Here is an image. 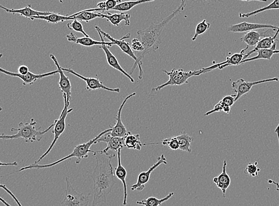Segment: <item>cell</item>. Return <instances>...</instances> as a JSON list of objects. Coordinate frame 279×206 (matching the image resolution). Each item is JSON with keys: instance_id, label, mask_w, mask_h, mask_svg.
<instances>
[{"instance_id": "1", "label": "cell", "mask_w": 279, "mask_h": 206, "mask_svg": "<svg viewBox=\"0 0 279 206\" xmlns=\"http://www.w3.org/2000/svg\"><path fill=\"white\" fill-rule=\"evenodd\" d=\"M94 157L96 159V166L90 176L94 182V192L91 206H98L106 204L107 197L113 191L116 183L111 164L112 159L116 155L95 151Z\"/></svg>"}, {"instance_id": "2", "label": "cell", "mask_w": 279, "mask_h": 206, "mask_svg": "<svg viewBox=\"0 0 279 206\" xmlns=\"http://www.w3.org/2000/svg\"><path fill=\"white\" fill-rule=\"evenodd\" d=\"M186 7V2L182 1L179 7L176 9L168 16L164 18L160 23H151L150 26L146 29L139 30L138 31V39L142 43L143 45L144 51L139 53L137 57L138 60L135 62L134 65L131 70L130 75L134 72L135 70L138 66L139 68L140 79H142L143 75V70L142 68V60L148 53L157 51L159 48V46L162 43V34L164 28L166 26L170 21L172 20L176 15L184 11Z\"/></svg>"}, {"instance_id": "3", "label": "cell", "mask_w": 279, "mask_h": 206, "mask_svg": "<svg viewBox=\"0 0 279 206\" xmlns=\"http://www.w3.org/2000/svg\"><path fill=\"white\" fill-rule=\"evenodd\" d=\"M111 130V127L110 129H108L103 131V132H101L100 134H99L97 136H96L95 138L89 140V142L86 143H82V144H80L75 147L74 148L73 151L70 154L67 156L66 157H64L59 160L52 162V163L46 164V165H40V164H32L29 165V166L24 167L21 168V169L18 170L17 171L15 172V173H17V172H21L26 171L27 170H32V169H44V168H52L55 165H57L61 163V162H64L65 161L68 160V159L76 158H77L76 160V164H79L80 162L84 158H88L89 157L88 154L89 153H93L94 154L95 151H92L91 150V146L93 145L97 144V142L98 140L100 138V137L103 135L105 133H106L108 132H110ZM15 173H11L8 174L9 176L10 175L13 174Z\"/></svg>"}, {"instance_id": "4", "label": "cell", "mask_w": 279, "mask_h": 206, "mask_svg": "<svg viewBox=\"0 0 279 206\" xmlns=\"http://www.w3.org/2000/svg\"><path fill=\"white\" fill-rule=\"evenodd\" d=\"M36 122L34 118L31 119L30 123H20L17 128L13 127L11 130L12 132H16L17 133L13 135L2 134L0 135V139L6 140L22 138L26 143L40 142L43 138V136L54 127V124H52L48 129L41 131L40 130L41 127H39V129H36Z\"/></svg>"}, {"instance_id": "5", "label": "cell", "mask_w": 279, "mask_h": 206, "mask_svg": "<svg viewBox=\"0 0 279 206\" xmlns=\"http://www.w3.org/2000/svg\"><path fill=\"white\" fill-rule=\"evenodd\" d=\"M164 73H165L167 76H169V79L168 81L162 85L154 87L151 89V92H156L159 91L164 87L167 86H181L184 84L188 83L189 79L193 76H200L204 73V70L202 69L194 71H185L182 69L176 70L173 68L170 71L165 70H162Z\"/></svg>"}, {"instance_id": "6", "label": "cell", "mask_w": 279, "mask_h": 206, "mask_svg": "<svg viewBox=\"0 0 279 206\" xmlns=\"http://www.w3.org/2000/svg\"><path fill=\"white\" fill-rule=\"evenodd\" d=\"M63 97L64 99V107L63 110L62 111L60 117H59L58 119L55 120L54 123V127L52 132L54 134V139L52 140V142L51 143V145L49 146L47 151H46L44 154H43L41 157L39 158L38 161H35V163H33L34 164H38L43 158H45L46 156L51 152V150L54 148L56 143L57 142L58 139L60 138L61 134H63L65 130H66V118L68 114H70V112L73 111V108H69L70 101H68L67 99V96L63 94Z\"/></svg>"}, {"instance_id": "7", "label": "cell", "mask_w": 279, "mask_h": 206, "mask_svg": "<svg viewBox=\"0 0 279 206\" xmlns=\"http://www.w3.org/2000/svg\"><path fill=\"white\" fill-rule=\"evenodd\" d=\"M66 195L61 206H88L89 202V196L77 192L70 182L69 178H66Z\"/></svg>"}, {"instance_id": "8", "label": "cell", "mask_w": 279, "mask_h": 206, "mask_svg": "<svg viewBox=\"0 0 279 206\" xmlns=\"http://www.w3.org/2000/svg\"><path fill=\"white\" fill-rule=\"evenodd\" d=\"M279 79L278 77L256 81V82H247V81L243 79H240L237 81H235V82L232 83V87L234 92L236 93V94H235L236 95L235 102H236L238 100L240 99L242 96L250 92L254 86L268 82H279Z\"/></svg>"}, {"instance_id": "9", "label": "cell", "mask_w": 279, "mask_h": 206, "mask_svg": "<svg viewBox=\"0 0 279 206\" xmlns=\"http://www.w3.org/2000/svg\"><path fill=\"white\" fill-rule=\"evenodd\" d=\"M162 164H167V159L163 154L158 158L156 163H155L149 169L146 171H142L139 174L137 183L132 186V191L137 190L138 192H142L144 189L145 184L149 182L151 173Z\"/></svg>"}, {"instance_id": "10", "label": "cell", "mask_w": 279, "mask_h": 206, "mask_svg": "<svg viewBox=\"0 0 279 206\" xmlns=\"http://www.w3.org/2000/svg\"><path fill=\"white\" fill-rule=\"evenodd\" d=\"M62 70L66 71L68 73H70L71 74L74 75L77 77L80 78V79H82L85 81L86 83V90H95L98 89H104L107 90V91L120 93V89L119 88H111V87H107L104 85L103 83L101 82L100 80L97 79V78L94 77H86L82 76V75L77 73L76 71H74L71 68H66L64 67H61Z\"/></svg>"}, {"instance_id": "11", "label": "cell", "mask_w": 279, "mask_h": 206, "mask_svg": "<svg viewBox=\"0 0 279 206\" xmlns=\"http://www.w3.org/2000/svg\"><path fill=\"white\" fill-rule=\"evenodd\" d=\"M136 93L134 92L130 94L126 98L124 101L123 102L122 105H120L119 111L117 112V115L116 117L117 123L115 124L114 127H111V136L113 137H125L129 135L131 132H128L127 130L126 127L124 125L122 120V114L123 111V109L125 107V105L128 100L130 98L133 97V96H136Z\"/></svg>"}, {"instance_id": "12", "label": "cell", "mask_w": 279, "mask_h": 206, "mask_svg": "<svg viewBox=\"0 0 279 206\" xmlns=\"http://www.w3.org/2000/svg\"><path fill=\"white\" fill-rule=\"evenodd\" d=\"M0 73H2L11 77L19 78V79L23 81V85H31L39 79H43V78L48 76H51L52 75H55L56 74H58V70H54L50 71V72L39 74H34L29 71V72L27 74L23 76V75H20L18 73L12 72V71H7L4 69V68L0 67Z\"/></svg>"}, {"instance_id": "13", "label": "cell", "mask_w": 279, "mask_h": 206, "mask_svg": "<svg viewBox=\"0 0 279 206\" xmlns=\"http://www.w3.org/2000/svg\"><path fill=\"white\" fill-rule=\"evenodd\" d=\"M263 29H274L277 30L278 27L275 26L274 25L272 24L251 23L247 22V21H244V22L240 23L231 25V26L228 27V31L229 32L244 33Z\"/></svg>"}, {"instance_id": "14", "label": "cell", "mask_w": 279, "mask_h": 206, "mask_svg": "<svg viewBox=\"0 0 279 206\" xmlns=\"http://www.w3.org/2000/svg\"><path fill=\"white\" fill-rule=\"evenodd\" d=\"M95 28L97 29L98 32L101 33L102 35H103L105 37H107V38L109 39L111 42L114 43V45H116L119 46L124 53H125V54L128 55L129 57L133 58L135 62L138 60L137 56H136L134 52H133V49H132L131 46H130L128 42L124 40L125 38H129L130 37V33L127 34V35L124 36L123 38L121 39H117L110 36L109 34L104 32V31L102 30L99 26H95Z\"/></svg>"}, {"instance_id": "15", "label": "cell", "mask_w": 279, "mask_h": 206, "mask_svg": "<svg viewBox=\"0 0 279 206\" xmlns=\"http://www.w3.org/2000/svg\"><path fill=\"white\" fill-rule=\"evenodd\" d=\"M246 49L242 50L240 53L232 55L231 57H228L226 58V60L224 62H220V63L215 64L212 66L203 68L205 73L210 72V71L219 68L220 70L229 66H236L240 65L241 62L244 60V55H246Z\"/></svg>"}, {"instance_id": "16", "label": "cell", "mask_w": 279, "mask_h": 206, "mask_svg": "<svg viewBox=\"0 0 279 206\" xmlns=\"http://www.w3.org/2000/svg\"><path fill=\"white\" fill-rule=\"evenodd\" d=\"M99 36H100L101 40V41H98V40H96L91 38V37H77L74 33L71 32L69 35L66 36L67 40L69 42H73L74 43H77V44L85 46H95V45H107L108 47H111V46H113L114 43L113 42H106L105 41L103 37H102L101 33L98 32Z\"/></svg>"}, {"instance_id": "17", "label": "cell", "mask_w": 279, "mask_h": 206, "mask_svg": "<svg viewBox=\"0 0 279 206\" xmlns=\"http://www.w3.org/2000/svg\"><path fill=\"white\" fill-rule=\"evenodd\" d=\"M50 57L51 60L54 62V63L57 67L58 74H60V80H59L58 85L62 93L67 96V99L70 101L71 99V85L69 78L68 77L64 72L61 69L60 65L59 64L57 58L54 54H51Z\"/></svg>"}, {"instance_id": "18", "label": "cell", "mask_w": 279, "mask_h": 206, "mask_svg": "<svg viewBox=\"0 0 279 206\" xmlns=\"http://www.w3.org/2000/svg\"><path fill=\"white\" fill-rule=\"evenodd\" d=\"M0 8H1L2 10L8 12V13L19 14L24 17L29 18V20L31 17L41 16V15H48L53 12L49 11H36L32 8V6H31L30 4L26 6L25 7L19 9L8 8L7 7H5L4 6L0 4Z\"/></svg>"}, {"instance_id": "19", "label": "cell", "mask_w": 279, "mask_h": 206, "mask_svg": "<svg viewBox=\"0 0 279 206\" xmlns=\"http://www.w3.org/2000/svg\"><path fill=\"white\" fill-rule=\"evenodd\" d=\"M121 152H122V150H119V151L117 152L118 165L116 168V171H115V176H116L115 177H116L118 179L120 180L123 184L124 200L123 204L124 206H126L127 205V197H128V194H127V185L126 182L127 173L126 168L123 166L122 163Z\"/></svg>"}, {"instance_id": "20", "label": "cell", "mask_w": 279, "mask_h": 206, "mask_svg": "<svg viewBox=\"0 0 279 206\" xmlns=\"http://www.w3.org/2000/svg\"><path fill=\"white\" fill-rule=\"evenodd\" d=\"M236 95L225 96L218 104H217L212 110L206 112L204 116H208L216 112H224L226 114L230 113L231 108L235 103Z\"/></svg>"}, {"instance_id": "21", "label": "cell", "mask_w": 279, "mask_h": 206, "mask_svg": "<svg viewBox=\"0 0 279 206\" xmlns=\"http://www.w3.org/2000/svg\"><path fill=\"white\" fill-rule=\"evenodd\" d=\"M226 167H227V162L226 160L223 161L222 173L218 177L214 178L213 182L216 184L218 188L222 190L223 198H226V190L230 186L231 180L230 177L226 173Z\"/></svg>"}, {"instance_id": "22", "label": "cell", "mask_w": 279, "mask_h": 206, "mask_svg": "<svg viewBox=\"0 0 279 206\" xmlns=\"http://www.w3.org/2000/svg\"><path fill=\"white\" fill-rule=\"evenodd\" d=\"M99 48L103 49L105 55H106L108 63L111 67H113L114 69H116L120 71V72L123 73L127 78H129L132 83L135 82V79H133L131 75L127 73L126 71L123 69L122 67L121 66V65L120 64L119 61H118L116 56L111 52L110 49L108 48L109 47H108L107 45H100L99 46Z\"/></svg>"}, {"instance_id": "23", "label": "cell", "mask_w": 279, "mask_h": 206, "mask_svg": "<svg viewBox=\"0 0 279 206\" xmlns=\"http://www.w3.org/2000/svg\"><path fill=\"white\" fill-rule=\"evenodd\" d=\"M279 33V26L278 27L277 32H276L275 35L274 36L266 37H265V38L260 40L258 44L255 46V48L247 53V54L244 55V60L248 58L250 55L253 54V53L259 51V50L271 49L273 47V46H274L276 43L275 41L277 40V38Z\"/></svg>"}, {"instance_id": "24", "label": "cell", "mask_w": 279, "mask_h": 206, "mask_svg": "<svg viewBox=\"0 0 279 206\" xmlns=\"http://www.w3.org/2000/svg\"><path fill=\"white\" fill-rule=\"evenodd\" d=\"M257 55L256 57L248 58L241 62V64L246 63L247 62L257 61L259 60H271L273 56L275 54H279V50L277 49V43L270 49H260L257 51Z\"/></svg>"}, {"instance_id": "25", "label": "cell", "mask_w": 279, "mask_h": 206, "mask_svg": "<svg viewBox=\"0 0 279 206\" xmlns=\"http://www.w3.org/2000/svg\"><path fill=\"white\" fill-rule=\"evenodd\" d=\"M101 18H106V19L110 21V22L113 24L114 26H118L123 21H125L126 26L130 25V18L131 15L129 14L125 13V12H122L120 13H114L111 14L110 12H108V14H104L101 13Z\"/></svg>"}, {"instance_id": "26", "label": "cell", "mask_w": 279, "mask_h": 206, "mask_svg": "<svg viewBox=\"0 0 279 206\" xmlns=\"http://www.w3.org/2000/svg\"><path fill=\"white\" fill-rule=\"evenodd\" d=\"M34 19H41L48 21L49 23L57 24L58 23L64 22L67 20H74V18L70 17V16H65L60 14V13H56V12H52V14L48 15H41V16H35L31 17L30 20H33Z\"/></svg>"}, {"instance_id": "27", "label": "cell", "mask_w": 279, "mask_h": 206, "mask_svg": "<svg viewBox=\"0 0 279 206\" xmlns=\"http://www.w3.org/2000/svg\"><path fill=\"white\" fill-rule=\"evenodd\" d=\"M127 137V136H126ZM112 137L106 148L102 151H99L102 154H107L109 151L118 152L119 150H122L125 147L126 137Z\"/></svg>"}, {"instance_id": "28", "label": "cell", "mask_w": 279, "mask_h": 206, "mask_svg": "<svg viewBox=\"0 0 279 206\" xmlns=\"http://www.w3.org/2000/svg\"><path fill=\"white\" fill-rule=\"evenodd\" d=\"M70 17L74 18V20L86 21L88 23L89 21L94 20L96 18H101V12L89 11L84 10L69 15Z\"/></svg>"}, {"instance_id": "29", "label": "cell", "mask_w": 279, "mask_h": 206, "mask_svg": "<svg viewBox=\"0 0 279 206\" xmlns=\"http://www.w3.org/2000/svg\"><path fill=\"white\" fill-rule=\"evenodd\" d=\"M176 137L179 143V149L183 152L191 153V143L193 141V137L185 132L181 133Z\"/></svg>"}, {"instance_id": "30", "label": "cell", "mask_w": 279, "mask_h": 206, "mask_svg": "<svg viewBox=\"0 0 279 206\" xmlns=\"http://www.w3.org/2000/svg\"><path fill=\"white\" fill-rule=\"evenodd\" d=\"M174 195V193L170 192L168 195H167L163 199H157L154 197H150L147 199L142 200L141 201H138L137 204L143 206H160L162 205L163 203L166 202L172 198Z\"/></svg>"}, {"instance_id": "31", "label": "cell", "mask_w": 279, "mask_h": 206, "mask_svg": "<svg viewBox=\"0 0 279 206\" xmlns=\"http://www.w3.org/2000/svg\"><path fill=\"white\" fill-rule=\"evenodd\" d=\"M240 40L246 43L247 47L246 50L252 46H256L260 40H261V35L260 33L256 31H251L245 34V35L241 37Z\"/></svg>"}, {"instance_id": "32", "label": "cell", "mask_w": 279, "mask_h": 206, "mask_svg": "<svg viewBox=\"0 0 279 206\" xmlns=\"http://www.w3.org/2000/svg\"><path fill=\"white\" fill-rule=\"evenodd\" d=\"M142 146V143L140 139L139 134H132L131 133L126 137L125 147L127 149L137 150L138 151H140Z\"/></svg>"}, {"instance_id": "33", "label": "cell", "mask_w": 279, "mask_h": 206, "mask_svg": "<svg viewBox=\"0 0 279 206\" xmlns=\"http://www.w3.org/2000/svg\"><path fill=\"white\" fill-rule=\"evenodd\" d=\"M154 1V0H139V1H125L122 2L120 4L117 5L113 10L119 11H127L131 10L132 8L139 4H144V3L150 2Z\"/></svg>"}, {"instance_id": "34", "label": "cell", "mask_w": 279, "mask_h": 206, "mask_svg": "<svg viewBox=\"0 0 279 206\" xmlns=\"http://www.w3.org/2000/svg\"><path fill=\"white\" fill-rule=\"evenodd\" d=\"M278 9H279V0H275V1H273L271 4L266 6V7L258 9V10L255 11L248 12V13H240L239 14V16L241 18H249L253 16V15L259 14L266 11L278 10Z\"/></svg>"}, {"instance_id": "35", "label": "cell", "mask_w": 279, "mask_h": 206, "mask_svg": "<svg viewBox=\"0 0 279 206\" xmlns=\"http://www.w3.org/2000/svg\"><path fill=\"white\" fill-rule=\"evenodd\" d=\"M153 145H162L163 146H167L172 151H177L179 149V143L176 136L170 137L163 140L162 142L152 143H143L142 146Z\"/></svg>"}, {"instance_id": "36", "label": "cell", "mask_w": 279, "mask_h": 206, "mask_svg": "<svg viewBox=\"0 0 279 206\" xmlns=\"http://www.w3.org/2000/svg\"><path fill=\"white\" fill-rule=\"evenodd\" d=\"M210 27V23H207L206 19H204L200 23L197 25L196 27H195V34L192 40L194 41L196 40L197 37L202 34L205 33L207 30L209 29Z\"/></svg>"}, {"instance_id": "37", "label": "cell", "mask_w": 279, "mask_h": 206, "mask_svg": "<svg viewBox=\"0 0 279 206\" xmlns=\"http://www.w3.org/2000/svg\"><path fill=\"white\" fill-rule=\"evenodd\" d=\"M122 1L117 0H108V1L99 2L97 4V8L101 9L102 11L107 10H113V9Z\"/></svg>"}, {"instance_id": "38", "label": "cell", "mask_w": 279, "mask_h": 206, "mask_svg": "<svg viewBox=\"0 0 279 206\" xmlns=\"http://www.w3.org/2000/svg\"><path fill=\"white\" fill-rule=\"evenodd\" d=\"M67 26L70 30L76 31V32H80L83 34L85 37H89L88 33H86L84 30L83 26L81 22L77 20H74L71 22L67 24Z\"/></svg>"}, {"instance_id": "39", "label": "cell", "mask_w": 279, "mask_h": 206, "mask_svg": "<svg viewBox=\"0 0 279 206\" xmlns=\"http://www.w3.org/2000/svg\"><path fill=\"white\" fill-rule=\"evenodd\" d=\"M257 165H258V162H254V163H250L248 165L246 170H245L244 174L249 175V176L253 177L258 176L260 169L257 167Z\"/></svg>"}, {"instance_id": "40", "label": "cell", "mask_w": 279, "mask_h": 206, "mask_svg": "<svg viewBox=\"0 0 279 206\" xmlns=\"http://www.w3.org/2000/svg\"><path fill=\"white\" fill-rule=\"evenodd\" d=\"M131 47L133 51L138 52H141L144 51L143 45H142V43L138 38L133 39Z\"/></svg>"}, {"instance_id": "41", "label": "cell", "mask_w": 279, "mask_h": 206, "mask_svg": "<svg viewBox=\"0 0 279 206\" xmlns=\"http://www.w3.org/2000/svg\"><path fill=\"white\" fill-rule=\"evenodd\" d=\"M111 131H110V132H108L103 134V135H102L100 137V138H99L98 140V141H97V143L103 142V143H107V144H108V143L110 142V140L111 139L112 137H113L111 136Z\"/></svg>"}, {"instance_id": "42", "label": "cell", "mask_w": 279, "mask_h": 206, "mask_svg": "<svg viewBox=\"0 0 279 206\" xmlns=\"http://www.w3.org/2000/svg\"><path fill=\"white\" fill-rule=\"evenodd\" d=\"M29 72V67L26 65H21L18 68V73L20 75H26Z\"/></svg>"}, {"instance_id": "43", "label": "cell", "mask_w": 279, "mask_h": 206, "mask_svg": "<svg viewBox=\"0 0 279 206\" xmlns=\"http://www.w3.org/2000/svg\"><path fill=\"white\" fill-rule=\"evenodd\" d=\"M18 164L17 162H8V163H5V162H2L0 161V167H16Z\"/></svg>"}, {"instance_id": "44", "label": "cell", "mask_w": 279, "mask_h": 206, "mask_svg": "<svg viewBox=\"0 0 279 206\" xmlns=\"http://www.w3.org/2000/svg\"><path fill=\"white\" fill-rule=\"evenodd\" d=\"M272 183L275 184L276 187H277V191L279 192V183L278 182H274V181H272V180H269V183Z\"/></svg>"}, {"instance_id": "45", "label": "cell", "mask_w": 279, "mask_h": 206, "mask_svg": "<svg viewBox=\"0 0 279 206\" xmlns=\"http://www.w3.org/2000/svg\"><path fill=\"white\" fill-rule=\"evenodd\" d=\"M0 202H2V204L6 206H11V205H9L7 202L5 201V200L1 198V197H0Z\"/></svg>"}, {"instance_id": "46", "label": "cell", "mask_w": 279, "mask_h": 206, "mask_svg": "<svg viewBox=\"0 0 279 206\" xmlns=\"http://www.w3.org/2000/svg\"><path fill=\"white\" fill-rule=\"evenodd\" d=\"M275 132L277 134V136H278V137L279 145V123L277 127L276 128V129L275 130Z\"/></svg>"}, {"instance_id": "47", "label": "cell", "mask_w": 279, "mask_h": 206, "mask_svg": "<svg viewBox=\"0 0 279 206\" xmlns=\"http://www.w3.org/2000/svg\"><path fill=\"white\" fill-rule=\"evenodd\" d=\"M5 187H6V186L5 185H3V184H0V188L4 190L5 188Z\"/></svg>"}, {"instance_id": "48", "label": "cell", "mask_w": 279, "mask_h": 206, "mask_svg": "<svg viewBox=\"0 0 279 206\" xmlns=\"http://www.w3.org/2000/svg\"><path fill=\"white\" fill-rule=\"evenodd\" d=\"M2 54H0V58H1L2 57Z\"/></svg>"}, {"instance_id": "49", "label": "cell", "mask_w": 279, "mask_h": 206, "mask_svg": "<svg viewBox=\"0 0 279 206\" xmlns=\"http://www.w3.org/2000/svg\"><path fill=\"white\" fill-rule=\"evenodd\" d=\"M2 111V108L1 107H0V111Z\"/></svg>"}]
</instances>
